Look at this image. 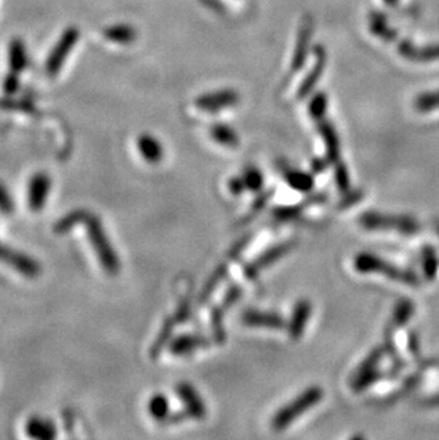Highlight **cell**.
Returning <instances> with one entry per match:
<instances>
[{"mask_svg": "<svg viewBox=\"0 0 439 440\" xmlns=\"http://www.w3.org/2000/svg\"><path fill=\"white\" fill-rule=\"evenodd\" d=\"M149 413L153 416V419L159 420V422H166V419L170 414V405H169V399L160 393L155 395L150 400H149Z\"/></svg>", "mask_w": 439, "mask_h": 440, "instance_id": "31", "label": "cell"}, {"mask_svg": "<svg viewBox=\"0 0 439 440\" xmlns=\"http://www.w3.org/2000/svg\"><path fill=\"white\" fill-rule=\"evenodd\" d=\"M243 179L245 181V186H247L248 191H252V193L261 191L262 184H264V177H262L260 170H257L254 167H248L243 173Z\"/></svg>", "mask_w": 439, "mask_h": 440, "instance_id": "35", "label": "cell"}, {"mask_svg": "<svg viewBox=\"0 0 439 440\" xmlns=\"http://www.w3.org/2000/svg\"><path fill=\"white\" fill-rule=\"evenodd\" d=\"M360 224L367 230H394L402 234H415L421 230L419 224L411 217L385 215L374 211L364 213L360 217Z\"/></svg>", "mask_w": 439, "mask_h": 440, "instance_id": "4", "label": "cell"}, {"mask_svg": "<svg viewBox=\"0 0 439 440\" xmlns=\"http://www.w3.org/2000/svg\"><path fill=\"white\" fill-rule=\"evenodd\" d=\"M369 29L385 42H394L396 39V32L388 26L387 18L382 13H372L369 16Z\"/></svg>", "mask_w": 439, "mask_h": 440, "instance_id": "27", "label": "cell"}, {"mask_svg": "<svg viewBox=\"0 0 439 440\" xmlns=\"http://www.w3.org/2000/svg\"><path fill=\"white\" fill-rule=\"evenodd\" d=\"M327 104H328V100H327V96L324 93H318L313 97V100L310 101V106H309V113L310 115L317 121L320 118H324L326 115V111H327Z\"/></svg>", "mask_w": 439, "mask_h": 440, "instance_id": "38", "label": "cell"}, {"mask_svg": "<svg viewBox=\"0 0 439 440\" xmlns=\"http://www.w3.org/2000/svg\"><path fill=\"white\" fill-rule=\"evenodd\" d=\"M210 134L218 144L230 147V149H235V147H238V144H240V138H238L237 132L228 125L214 124L210 130Z\"/></svg>", "mask_w": 439, "mask_h": 440, "instance_id": "28", "label": "cell"}, {"mask_svg": "<svg viewBox=\"0 0 439 440\" xmlns=\"http://www.w3.org/2000/svg\"><path fill=\"white\" fill-rule=\"evenodd\" d=\"M384 2H385L387 5H389V6H396L399 0H384Z\"/></svg>", "mask_w": 439, "mask_h": 440, "instance_id": "47", "label": "cell"}, {"mask_svg": "<svg viewBox=\"0 0 439 440\" xmlns=\"http://www.w3.org/2000/svg\"><path fill=\"white\" fill-rule=\"evenodd\" d=\"M243 322L252 328H268V329H285L287 324L285 320L274 312H264V311H245L241 317Z\"/></svg>", "mask_w": 439, "mask_h": 440, "instance_id": "12", "label": "cell"}, {"mask_svg": "<svg viewBox=\"0 0 439 440\" xmlns=\"http://www.w3.org/2000/svg\"><path fill=\"white\" fill-rule=\"evenodd\" d=\"M176 320L174 317H170V318H166L165 322H163V327L160 329V332L157 334V338L156 341L153 342L152 348H150V358L156 359L160 356V354L163 352L165 346L170 342L172 337H173V332H174V328H176Z\"/></svg>", "mask_w": 439, "mask_h": 440, "instance_id": "26", "label": "cell"}, {"mask_svg": "<svg viewBox=\"0 0 439 440\" xmlns=\"http://www.w3.org/2000/svg\"><path fill=\"white\" fill-rule=\"evenodd\" d=\"M137 150L145 162L153 164L160 163L165 154L160 141L150 134H143L137 138Z\"/></svg>", "mask_w": 439, "mask_h": 440, "instance_id": "18", "label": "cell"}, {"mask_svg": "<svg viewBox=\"0 0 439 440\" xmlns=\"http://www.w3.org/2000/svg\"><path fill=\"white\" fill-rule=\"evenodd\" d=\"M413 107L419 113H429L439 108V90L419 94L413 101Z\"/></svg>", "mask_w": 439, "mask_h": 440, "instance_id": "32", "label": "cell"}, {"mask_svg": "<svg viewBox=\"0 0 439 440\" xmlns=\"http://www.w3.org/2000/svg\"><path fill=\"white\" fill-rule=\"evenodd\" d=\"M328 198V194L326 193H317L313 194L311 197H309L307 200H304L303 203L297 204V205H285V207H278L272 210V215L278 220V221H291L299 218L304 210L317 205V204H323L326 203Z\"/></svg>", "mask_w": 439, "mask_h": 440, "instance_id": "14", "label": "cell"}, {"mask_svg": "<svg viewBox=\"0 0 439 440\" xmlns=\"http://www.w3.org/2000/svg\"><path fill=\"white\" fill-rule=\"evenodd\" d=\"M243 289L238 285H233L228 288V290L224 293V297L220 304H217L210 314L211 320V329H213V338L217 344L226 342V329H224V317L226 312L241 298Z\"/></svg>", "mask_w": 439, "mask_h": 440, "instance_id": "6", "label": "cell"}, {"mask_svg": "<svg viewBox=\"0 0 439 440\" xmlns=\"http://www.w3.org/2000/svg\"><path fill=\"white\" fill-rule=\"evenodd\" d=\"M413 314V304L409 300H401L395 310L392 317V327H402L405 325Z\"/></svg>", "mask_w": 439, "mask_h": 440, "instance_id": "33", "label": "cell"}, {"mask_svg": "<svg viewBox=\"0 0 439 440\" xmlns=\"http://www.w3.org/2000/svg\"><path fill=\"white\" fill-rule=\"evenodd\" d=\"M176 392L182 402L186 406V412L189 413L190 417L193 419H204L206 417V406L196 389L186 382H182L176 386Z\"/></svg>", "mask_w": 439, "mask_h": 440, "instance_id": "11", "label": "cell"}, {"mask_svg": "<svg viewBox=\"0 0 439 440\" xmlns=\"http://www.w3.org/2000/svg\"><path fill=\"white\" fill-rule=\"evenodd\" d=\"M311 310H313V307H311L309 300H300L296 304L294 311H292L289 325L287 327L291 339L299 341L303 337V334L306 331V325H307L310 315H311Z\"/></svg>", "mask_w": 439, "mask_h": 440, "instance_id": "16", "label": "cell"}, {"mask_svg": "<svg viewBox=\"0 0 439 440\" xmlns=\"http://www.w3.org/2000/svg\"><path fill=\"white\" fill-rule=\"evenodd\" d=\"M0 262L8 264L25 276H38L40 273V265L32 256L12 249L2 242H0Z\"/></svg>", "mask_w": 439, "mask_h": 440, "instance_id": "8", "label": "cell"}, {"mask_svg": "<svg viewBox=\"0 0 439 440\" xmlns=\"http://www.w3.org/2000/svg\"><path fill=\"white\" fill-rule=\"evenodd\" d=\"M364 197V193L361 190H357L354 193H347V197L341 200L338 208H347V207H351L354 204H357L361 198Z\"/></svg>", "mask_w": 439, "mask_h": 440, "instance_id": "45", "label": "cell"}, {"mask_svg": "<svg viewBox=\"0 0 439 440\" xmlns=\"http://www.w3.org/2000/svg\"><path fill=\"white\" fill-rule=\"evenodd\" d=\"M328 159H316V160H313V163H311V169H313V171L316 173V174H318V173H323L326 169H327V166H328Z\"/></svg>", "mask_w": 439, "mask_h": 440, "instance_id": "46", "label": "cell"}, {"mask_svg": "<svg viewBox=\"0 0 439 440\" xmlns=\"http://www.w3.org/2000/svg\"><path fill=\"white\" fill-rule=\"evenodd\" d=\"M335 169V183L341 193H348L350 190V173L344 163L334 166Z\"/></svg>", "mask_w": 439, "mask_h": 440, "instance_id": "39", "label": "cell"}, {"mask_svg": "<svg viewBox=\"0 0 439 440\" xmlns=\"http://www.w3.org/2000/svg\"><path fill=\"white\" fill-rule=\"evenodd\" d=\"M29 64V56L22 39H13L9 46V66L12 72L22 73Z\"/></svg>", "mask_w": 439, "mask_h": 440, "instance_id": "25", "label": "cell"}, {"mask_svg": "<svg viewBox=\"0 0 439 440\" xmlns=\"http://www.w3.org/2000/svg\"><path fill=\"white\" fill-rule=\"evenodd\" d=\"M324 396V392L320 386H311L307 390H304L301 395H299L294 400L285 405L282 409H279L274 417H272V429L279 431L285 429L288 424L294 422L300 414L306 413L309 409L316 406Z\"/></svg>", "mask_w": 439, "mask_h": 440, "instance_id": "3", "label": "cell"}, {"mask_svg": "<svg viewBox=\"0 0 439 440\" xmlns=\"http://www.w3.org/2000/svg\"><path fill=\"white\" fill-rule=\"evenodd\" d=\"M228 190H230V193L234 194V196H240L241 193H244V191L247 190V186H245V181H244L243 176H241V177H234V179H231V180L228 181Z\"/></svg>", "mask_w": 439, "mask_h": 440, "instance_id": "44", "label": "cell"}, {"mask_svg": "<svg viewBox=\"0 0 439 440\" xmlns=\"http://www.w3.org/2000/svg\"><path fill=\"white\" fill-rule=\"evenodd\" d=\"M438 265H439V259L436 256L435 249L430 245L425 247L422 251V266H423V273L428 279L435 278L438 272Z\"/></svg>", "mask_w": 439, "mask_h": 440, "instance_id": "34", "label": "cell"}, {"mask_svg": "<svg viewBox=\"0 0 439 440\" xmlns=\"http://www.w3.org/2000/svg\"><path fill=\"white\" fill-rule=\"evenodd\" d=\"M15 211L13 198L4 183H0V213L11 215Z\"/></svg>", "mask_w": 439, "mask_h": 440, "instance_id": "40", "label": "cell"}, {"mask_svg": "<svg viewBox=\"0 0 439 440\" xmlns=\"http://www.w3.org/2000/svg\"><path fill=\"white\" fill-rule=\"evenodd\" d=\"M50 188H52V179L40 171L36 173L29 183V191H28V203L29 207L33 211H40L46 203H48V197L50 194Z\"/></svg>", "mask_w": 439, "mask_h": 440, "instance_id": "10", "label": "cell"}, {"mask_svg": "<svg viewBox=\"0 0 439 440\" xmlns=\"http://www.w3.org/2000/svg\"><path fill=\"white\" fill-rule=\"evenodd\" d=\"M384 354H385V348L384 346H378V348L372 349L368 354V356L362 361V363L358 366V369L355 371L354 375H358V373H362V372H367V371H372V369L378 368V363L382 359Z\"/></svg>", "mask_w": 439, "mask_h": 440, "instance_id": "37", "label": "cell"}, {"mask_svg": "<svg viewBox=\"0 0 439 440\" xmlns=\"http://www.w3.org/2000/svg\"><path fill=\"white\" fill-rule=\"evenodd\" d=\"M211 344V341L204 337V335H196V334H190V335H182L179 338H174L170 344V352L173 355H189L193 354L197 349L206 348Z\"/></svg>", "mask_w": 439, "mask_h": 440, "instance_id": "17", "label": "cell"}, {"mask_svg": "<svg viewBox=\"0 0 439 440\" xmlns=\"http://www.w3.org/2000/svg\"><path fill=\"white\" fill-rule=\"evenodd\" d=\"M326 50L320 46L316 47V64L313 67V70L309 73V76L306 77V80L301 83V87L299 90V97L304 98L306 96H309L313 89L316 87V84L318 83V80L321 79V74L326 69Z\"/></svg>", "mask_w": 439, "mask_h": 440, "instance_id": "20", "label": "cell"}, {"mask_svg": "<svg viewBox=\"0 0 439 440\" xmlns=\"http://www.w3.org/2000/svg\"><path fill=\"white\" fill-rule=\"evenodd\" d=\"M399 55L411 62H433L439 60V43L418 47L409 40H402L398 46Z\"/></svg>", "mask_w": 439, "mask_h": 440, "instance_id": "15", "label": "cell"}, {"mask_svg": "<svg viewBox=\"0 0 439 440\" xmlns=\"http://www.w3.org/2000/svg\"><path fill=\"white\" fill-rule=\"evenodd\" d=\"M190 312H191V303H190V298H184L182 301V304L179 305L177 311H176V315H174V320L177 324H183L186 321H189L190 318Z\"/></svg>", "mask_w": 439, "mask_h": 440, "instance_id": "43", "label": "cell"}, {"mask_svg": "<svg viewBox=\"0 0 439 440\" xmlns=\"http://www.w3.org/2000/svg\"><path fill=\"white\" fill-rule=\"evenodd\" d=\"M87 230V237L89 241L94 249V252L97 254V258L101 264V266L104 268V271L110 275H116L120 271V259L103 228V224L100 221L99 217L89 214L84 224H83Z\"/></svg>", "mask_w": 439, "mask_h": 440, "instance_id": "1", "label": "cell"}, {"mask_svg": "<svg viewBox=\"0 0 439 440\" xmlns=\"http://www.w3.org/2000/svg\"><path fill=\"white\" fill-rule=\"evenodd\" d=\"M227 275H228V264H221L214 269V272L210 275V278L207 279L206 285L203 286V289L200 292L199 300H197L199 307H204L207 304V301L211 298V295L217 289V286L224 281V278Z\"/></svg>", "mask_w": 439, "mask_h": 440, "instance_id": "24", "label": "cell"}, {"mask_svg": "<svg viewBox=\"0 0 439 440\" xmlns=\"http://www.w3.org/2000/svg\"><path fill=\"white\" fill-rule=\"evenodd\" d=\"M252 239V234H248V235H245V237H243L238 242H235L233 247H231V249L228 251V255H227V258L231 261H235V259H238L240 258V255L245 251V248H247V245L250 244V241Z\"/></svg>", "mask_w": 439, "mask_h": 440, "instance_id": "41", "label": "cell"}, {"mask_svg": "<svg viewBox=\"0 0 439 440\" xmlns=\"http://www.w3.org/2000/svg\"><path fill=\"white\" fill-rule=\"evenodd\" d=\"M317 130L320 131L321 137L326 141V147H327V159L333 166H337L341 162V149H340V140L337 135V131L334 128V125L326 120V118H320L317 120Z\"/></svg>", "mask_w": 439, "mask_h": 440, "instance_id": "13", "label": "cell"}, {"mask_svg": "<svg viewBox=\"0 0 439 440\" xmlns=\"http://www.w3.org/2000/svg\"><path fill=\"white\" fill-rule=\"evenodd\" d=\"M80 39V30L77 28H67L57 43L55 45L53 50L50 52L48 60H46V73L49 76H56L60 69L65 66L67 57L70 56V52L76 47L77 42Z\"/></svg>", "mask_w": 439, "mask_h": 440, "instance_id": "5", "label": "cell"}, {"mask_svg": "<svg viewBox=\"0 0 439 440\" xmlns=\"http://www.w3.org/2000/svg\"><path fill=\"white\" fill-rule=\"evenodd\" d=\"M25 431L29 437L38 440H50L57 436V429L55 423L49 419L33 416L26 422Z\"/></svg>", "mask_w": 439, "mask_h": 440, "instance_id": "19", "label": "cell"}, {"mask_svg": "<svg viewBox=\"0 0 439 440\" xmlns=\"http://www.w3.org/2000/svg\"><path fill=\"white\" fill-rule=\"evenodd\" d=\"M103 36H104V39H107L111 43L126 46V45H131L133 42H135L137 30L131 25L117 23V25H111L109 28H104Z\"/></svg>", "mask_w": 439, "mask_h": 440, "instance_id": "21", "label": "cell"}, {"mask_svg": "<svg viewBox=\"0 0 439 440\" xmlns=\"http://www.w3.org/2000/svg\"><path fill=\"white\" fill-rule=\"evenodd\" d=\"M19 86H21L19 73L11 70V73L4 80V91L6 94H13V93H16L19 90Z\"/></svg>", "mask_w": 439, "mask_h": 440, "instance_id": "42", "label": "cell"}, {"mask_svg": "<svg viewBox=\"0 0 439 440\" xmlns=\"http://www.w3.org/2000/svg\"><path fill=\"white\" fill-rule=\"evenodd\" d=\"M297 241H284L281 244H277L274 247H271L269 249L264 251L261 255H258L255 259H252L251 262H248L244 269L243 273L247 279H254L260 275V272L262 269H265L267 266L272 265L274 262H277L281 256H284L285 254H288L292 248L296 247Z\"/></svg>", "mask_w": 439, "mask_h": 440, "instance_id": "7", "label": "cell"}, {"mask_svg": "<svg viewBox=\"0 0 439 440\" xmlns=\"http://www.w3.org/2000/svg\"><path fill=\"white\" fill-rule=\"evenodd\" d=\"M354 266L358 272L362 273H369V272H377V273H382L394 281H398L401 283H406L411 286H416L419 285V279L418 275L413 273L409 269H402L396 265H392L381 258H378L377 255H372L369 252H361L355 256L354 259Z\"/></svg>", "mask_w": 439, "mask_h": 440, "instance_id": "2", "label": "cell"}, {"mask_svg": "<svg viewBox=\"0 0 439 440\" xmlns=\"http://www.w3.org/2000/svg\"><path fill=\"white\" fill-rule=\"evenodd\" d=\"M438 231H439V228H438Z\"/></svg>", "mask_w": 439, "mask_h": 440, "instance_id": "48", "label": "cell"}, {"mask_svg": "<svg viewBox=\"0 0 439 440\" xmlns=\"http://www.w3.org/2000/svg\"><path fill=\"white\" fill-rule=\"evenodd\" d=\"M384 376H385V373L378 371V368H375L372 371H367V372L358 373V375H354L352 379H351V388H352L354 392H362L367 388H369L371 385L377 383Z\"/></svg>", "mask_w": 439, "mask_h": 440, "instance_id": "29", "label": "cell"}, {"mask_svg": "<svg viewBox=\"0 0 439 440\" xmlns=\"http://www.w3.org/2000/svg\"><path fill=\"white\" fill-rule=\"evenodd\" d=\"M282 176L285 183L300 193H309L314 188V177L306 171L294 170L291 167L282 169Z\"/></svg>", "mask_w": 439, "mask_h": 440, "instance_id": "22", "label": "cell"}, {"mask_svg": "<svg viewBox=\"0 0 439 440\" xmlns=\"http://www.w3.org/2000/svg\"><path fill=\"white\" fill-rule=\"evenodd\" d=\"M240 101V96L234 90H220L200 96L196 107L204 113H218L227 107H233Z\"/></svg>", "mask_w": 439, "mask_h": 440, "instance_id": "9", "label": "cell"}, {"mask_svg": "<svg viewBox=\"0 0 439 440\" xmlns=\"http://www.w3.org/2000/svg\"><path fill=\"white\" fill-rule=\"evenodd\" d=\"M274 193H275V190H274V188H269V190H265V191L260 193V194H258V197L254 200V203H252V205H251L250 214H248L247 217H244V218L240 221V225H241V224H244V222L251 221V220H252V218L258 214V211H261V210L267 205L268 200L274 196Z\"/></svg>", "mask_w": 439, "mask_h": 440, "instance_id": "36", "label": "cell"}, {"mask_svg": "<svg viewBox=\"0 0 439 440\" xmlns=\"http://www.w3.org/2000/svg\"><path fill=\"white\" fill-rule=\"evenodd\" d=\"M90 213L86 211V210H74L72 213H69L67 215H65L63 218H60L56 225H55V231L59 232V234H63V232H67L69 230H72L73 227L79 225V224H84L87 215Z\"/></svg>", "mask_w": 439, "mask_h": 440, "instance_id": "30", "label": "cell"}, {"mask_svg": "<svg viewBox=\"0 0 439 440\" xmlns=\"http://www.w3.org/2000/svg\"><path fill=\"white\" fill-rule=\"evenodd\" d=\"M310 36H311V21H306L300 29L297 46L294 50V57H292V72H297L303 67V64L307 59V49H309Z\"/></svg>", "mask_w": 439, "mask_h": 440, "instance_id": "23", "label": "cell"}]
</instances>
